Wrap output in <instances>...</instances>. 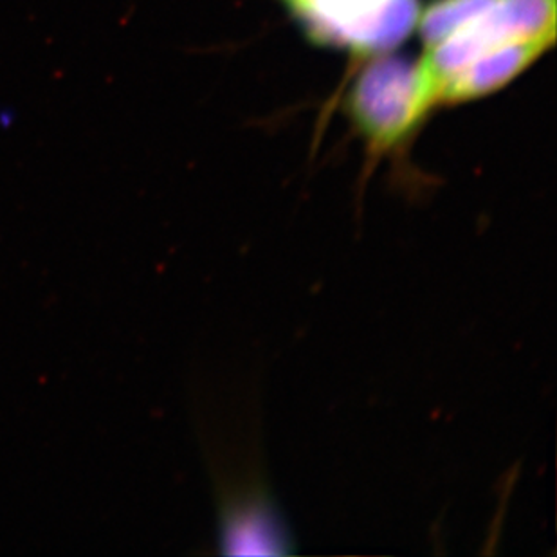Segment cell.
<instances>
[{"label":"cell","instance_id":"obj_1","mask_svg":"<svg viewBox=\"0 0 557 557\" xmlns=\"http://www.w3.org/2000/svg\"><path fill=\"white\" fill-rule=\"evenodd\" d=\"M433 100L505 84L554 40V0H444L424 21Z\"/></svg>","mask_w":557,"mask_h":557},{"label":"cell","instance_id":"obj_2","mask_svg":"<svg viewBox=\"0 0 557 557\" xmlns=\"http://www.w3.org/2000/svg\"><path fill=\"white\" fill-rule=\"evenodd\" d=\"M364 74L358 92L356 117L369 137L373 152L397 147L433 101L432 85L424 69L400 63H381Z\"/></svg>","mask_w":557,"mask_h":557}]
</instances>
